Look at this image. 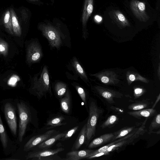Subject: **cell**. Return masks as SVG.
Wrapping results in <instances>:
<instances>
[{
	"label": "cell",
	"mask_w": 160,
	"mask_h": 160,
	"mask_svg": "<svg viewBox=\"0 0 160 160\" xmlns=\"http://www.w3.org/2000/svg\"><path fill=\"white\" fill-rule=\"evenodd\" d=\"M38 28L47 40L51 49H56L58 50L64 46L71 48L70 37L65 34L60 29L49 23L40 24Z\"/></svg>",
	"instance_id": "obj_1"
},
{
	"label": "cell",
	"mask_w": 160,
	"mask_h": 160,
	"mask_svg": "<svg viewBox=\"0 0 160 160\" xmlns=\"http://www.w3.org/2000/svg\"><path fill=\"white\" fill-rule=\"evenodd\" d=\"M31 92L39 98L52 95L49 73L48 66H41L40 71L31 78Z\"/></svg>",
	"instance_id": "obj_2"
},
{
	"label": "cell",
	"mask_w": 160,
	"mask_h": 160,
	"mask_svg": "<svg viewBox=\"0 0 160 160\" xmlns=\"http://www.w3.org/2000/svg\"><path fill=\"white\" fill-rule=\"evenodd\" d=\"M68 71L65 74L68 79L78 80L80 78L84 82L89 86L90 84L89 78L84 69L78 58L73 56L66 65Z\"/></svg>",
	"instance_id": "obj_3"
},
{
	"label": "cell",
	"mask_w": 160,
	"mask_h": 160,
	"mask_svg": "<svg viewBox=\"0 0 160 160\" xmlns=\"http://www.w3.org/2000/svg\"><path fill=\"white\" fill-rule=\"evenodd\" d=\"M89 108V117L86 123L87 139L88 140L94 136L98 119L102 112V110L94 101L90 103Z\"/></svg>",
	"instance_id": "obj_4"
},
{
	"label": "cell",
	"mask_w": 160,
	"mask_h": 160,
	"mask_svg": "<svg viewBox=\"0 0 160 160\" xmlns=\"http://www.w3.org/2000/svg\"><path fill=\"white\" fill-rule=\"evenodd\" d=\"M19 116L18 138L20 142H22L31 118L30 111L27 106L23 102L17 103Z\"/></svg>",
	"instance_id": "obj_5"
},
{
	"label": "cell",
	"mask_w": 160,
	"mask_h": 160,
	"mask_svg": "<svg viewBox=\"0 0 160 160\" xmlns=\"http://www.w3.org/2000/svg\"><path fill=\"white\" fill-rule=\"evenodd\" d=\"M43 56L42 46L38 39L33 40L26 49V61L29 65L39 62Z\"/></svg>",
	"instance_id": "obj_6"
},
{
	"label": "cell",
	"mask_w": 160,
	"mask_h": 160,
	"mask_svg": "<svg viewBox=\"0 0 160 160\" xmlns=\"http://www.w3.org/2000/svg\"><path fill=\"white\" fill-rule=\"evenodd\" d=\"M62 148L56 149H45L37 151L30 152L27 155L26 159L35 160H56L62 159L58 156H56L57 153L64 150Z\"/></svg>",
	"instance_id": "obj_7"
},
{
	"label": "cell",
	"mask_w": 160,
	"mask_h": 160,
	"mask_svg": "<svg viewBox=\"0 0 160 160\" xmlns=\"http://www.w3.org/2000/svg\"><path fill=\"white\" fill-rule=\"evenodd\" d=\"M4 113L7 123L12 134L17 135V124L15 107L10 102L6 103L4 106Z\"/></svg>",
	"instance_id": "obj_8"
},
{
	"label": "cell",
	"mask_w": 160,
	"mask_h": 160,
	"mask_svg": "<svg viewBox=\"0 0 160 160\" xmlns=\"http://www.w3.org/2000/svg\"><path fill=\"white\" fill-rule=\"evenodd\" d=\"M130 7L134 16L140 21L145 22L149 20V17L146 11L144 2L138 0H132Z\"/></svg>",
	"instance_id": "obj_9"
},
{
	"label": "cell",
	"mask_w": 160,
	"mask_h": 160,
	"mask_svg": "<svg viewBox=\"0 0 160 160\" xmlns=\"http://www.w3.org/2000/svg\"><path fill=\"white\" fill-rule=\"evenodd\" d=\"M93 9V0H85L82 13V38L86 40L88 37L87 29L88 21L91 16Z\"/></svg>",
	"instance_id": "obj_10"
},
{
	"label": "cell",
	"mask_w": 160,
	"mask_h": 160,
	"mask_svg": "<svg viewBox=\"0 0 160 160\" xmlns=\"http://www.w3.org/2000/svg\"><path fill=\"white\" fill-rule=\"evenodd\" d=\"M55 130H48L42 134L34 136L30 138L25 144L23 150L28 151L49 138L54 132Z\"/></svg>",
	"instance_id": "obj_11"
},
{
	"label": "cell",
	"mask_w": 160,
	"mask_h": 160,
	"mask_svg": "<svg viewBox=\"0 0 160 160\" xmlns=\"http://www.w3.org/2000/svg\"><path fill=\"white\" fill-rule=\"evenodd\" d=\"M89 75L96 78L102 83L105 84H115L119 81L116 74L111 71H106L94 74H90Z\"/></svg>",
	"instance_id": "obj_12"
},
{
	"label": "cell",
	"mask_w": 160,
	"mask_h": 160,
	"mask_svg": "<svg viewBox=\"0 0 160 160\" xmlns=\"http://www.w3.org/2000/svg\"><path fill=\"white\" fill-rule=\"evenodd\" d=\"M93 88L108 102L111 103L114 102V98H120L122 95L119 92L98 86H94Z\"/></svg>",
	"instance_id": "obj_13"
},
{
	"label": "cell",
	"mask_w": 160,
	"mask_h": 160,
	"mask_svg": "<svg viewBox=\"0 0 160 160\" xmlns=\"http://www.w3.org/2000/svg\"><path fill=\"white\" fill-rule=\"evenodd\" d=\"M94 150L90 149H84L81 150H72L68 152L65 158L66 160H78L87 158L90 156V154Z\"/></svg>",
	"instance_id": "obj_14"
},
{
	"label": "cell",
	"mask_w": 160,
	"mask_h": 160,
	"mask_svg": "<svg viewBox=\"0 0 160 160\" xmlns=\"http://www.w3.org/2000/svg\"><path fill=\"white\" fill-rule=\"evenodd\" d=\"M114 133H108L103 134L93 140L89 144L88 147L92 148L101 146L110 141H113Z\"/></svg>",
	"instance_id": "obj_15"
},
{
	"label": "cell",
	"mask_w": 160,
	"mask_h": 160,
	"mask_svg": "<svg viewBox=\"0 0 160 160\" xmlns=\"http://www.w3.org/2000/svg\"><path fill=\"white\" fill-rule=\"evenodd\" d=\"M156 112V110L151 108L130 112L128 113L131 116L140 119L142 118H150L155 115Z\"/></svg>",
	"instance_id": "obj_16"
},
{
	"label": "cell",
	"mask_w": 160,
	"mask_h": 160,
	"mask_svg": "<svg viewBox=\"0 0 160 160\" xmlns=\"http://www.w3.org/2000/svg\"><path fill=\"white\" fill-rule=\"evenodd\" d=\"M52 86L56 94L59 98L64 96L68 89L67 83L59 80L55 81Z\"/></svg>",
	"instance_id": "obj_17"
},
{
	"label": "cell",
	"mask_w": 160,
	"mask_h": 160,
	"mask_svg": "<svg viewBox=\"0 0 160 160\" xmlns=\"http://www.w3.org/2000/svg\"><path fill=\"white\" fill-rule=\"evenodd\" d=\"M113 19L120 27L129 26L130 24L123 14L119 11L114 10L112 12Z\"/></svg>",
	"instance_id": "obj_18"
},
{
	"label": "cell",
	"mask_w": 160,
	"mask_h": 160,
	"mask_svg": "<svg viewBox=\"0 0 160 160\" xmlns=\"http://www.w3.org/2000/svg\"><path fill=\"white\" fill-rule=\"evenodd\" d=\"M9 11L11 14L12 25L14 33L16 36L20 37L22 34V31L17 17L13 8H10Z\"/></svg>",
	"instance_id": "obj_19"
},
{
	"label": "cell",
	"mask_w": 160,
	"mask_h": 160,
	"mask_svg": "<svg viewBox=\"0 0 160 160\" xmlns=\"http://www.w3.org/2000/svg\"><path fill=\"white\" fill-rule=\"evenodd\" d=\"M86 138H87L86 124L84 125L80 131L78 138L73 145L72 150H77L79 149L84 143Z\"/></svg>",
	"instance_id": "obj_20"
},
{
	"label": "cell",
	"mask_w": 160,
	"mask_h": 160,
	"mask_svg": "<svg viewBox=\"0 0 160 160\" xmlns=\"http://www.w3.org/2000/svg\"><path fill=\"white\" fill-rule=\"evenodd\" d=\"M65 133H62L57 134L46 140L38 144L37 147L40 149H44L50 147L53 144L58 140H59L65 134Z\"/></svg>",
	"instance_id": "obj_21"
},
{
	"label": "cell",
	"mask_w": 160,
	"mask_h": 160,
	"mask_svg": "<svg viewBox=\"0 0 160 160\" xmlns=\"http://www.w3.org/2000/svg\"><path fill=\"white\" fill-rule=\"evenodd\" d=\"M2 22L7 32L10 34L13 35L14 33L12 25L11 14L8 9L7 10L3 15Z\"/></svg>",
	"instance_id": "obj_22"
},
{
	"label": "cell",
	"mask_w": 160,
	"mask_h": 160,
	"mask_svg": "<svg viewBox=\"0 0 160 160\" xmlns=\"http://www.w3.org/2000/svg\"><path fill=\"white\" fill-rule=\"evenodd\" d=\"M0 139L4 150L8 149L9 139L5 129L0 114Z\"/></svg>",
	"instance_id": "obj_23"
},
{
	"label": "cell",
	"mask_w": 160,
	"mask_h": 160,
	"mask_svg": "<svg viewBox=\"0 0 160 160\" xmlns=\"http://www.w3.org/2000/svg\"><path fill=\"white\" fill-rule=\"evenodd\" d=\"M71 97L68 89L66 93L60 100V106L62 110L66 113H69L70 109Z\"/></svg>",
	"instance_id": "obj_24"
},
{
	"label": "cell",
	"mask_w": 160,
	"mask_h": 160,
	"mask_svg": "<svg viewBox=\"0 0 160 160\" xmlns=\"http://www.w3.org/2000/svg\"><path fill=\"white\" fill-rule=\"evenodd\" d=\"M127 78L129 85L134 81H139L145 83H148L149 81L148 80L136 72H128L127 74Z\"/></svg>",
	"instance_id": "obj_25"
},
{
	"label": "cell",
	"mask_w": 160,
	"mask_h": 160,
	"mask_svg": "<svg viewBox=\"0 0 160 160\" xmlns=\"http://www.w3.org/2000/svg\"><path fill=\"white\" fill-rule=\"evenodd\" d=\"M71 84L75 88L85 105L87 107V94L83 87L77 82H72Z\"/></svg>",
	"instance_id": "obj_26"
},
{
	"label": "cell",
	"mask_w": 160,
	"mask_h": 160,
	"mask_svg": "<svg viewBox=\"0 0 160 160\" xmlns=\"http://www.w3.org/2000/svg\"><path fill=\"white\" fill-rule=\"evenodd\" d=\"M134 128V127L126 128L118 131L117 132L114 133V137L113 141L126 136L131 132Z\"/></svg>",
	"instance_id": "obj_27"
},
{
	"label": "cell",
	"mask_w": 160,
	"mask_h": 160,
	"mask_svg": "<svg viewBox=\"0 0 160 160\" xmlns=\"http://www.w3.org/2000/svg\"><path fill=\"white\" fill-rule=\"evenodd\" d=\"M127 138H128V137L127 136H126L125 137L119 138V139H118L117 140H116L111 143L108 144L96 150H94L91 153L90 156L95 155L98 153L105 152L107 150L108 148L113 144L123 140H125Z\"/></svg>",
	"instance_id": "obj_28"
},
{
	"label": "cell",
	"mask_w": 160,
	"mask_h": 160,
	"mask_svg": "<svg viewBox=\"0 0 160 160\" xmlns=\"http://www.w3.org/2000/svg\"><path fill=\"white\" fill-rule=\"evenodd\" d=\"M64 119V117L62 116L57 117L48 121L47 125L54 127L62 125L64 124L62 122Z\"/></svg>",
	"instance_id": "obj_29"
},
{
	"label": "cell",
	"mask_w": 160,
	"mask_h": 160,
	"mask_svg": "<svg viewBox=\"0 0 160 160\" xmlns=\"http://www.w3.org/2000/svg\"><path fill=\"white\" fill-rule=\"evenodd\" d=\"M118 118L116 115H111L101 125V127L102 128L110 127L114 125L118 121Z\"/></svg>",
	"instance_id": "obj_30"
},
{
	"label": "cell",
	"mask_w": 160,
	"mask_h": 160,
	"mask_svg": "<svg viewBox=\"0 0 160 160\" xmlns=\"http://www.w3.org/2000/svg\"><path fill=\"white\" fill-rule=\"evenodd\" d=\"M148 106V104L145 102H136L130 105L128 108L131 110L137 111L145 108Z\"/></svg>",
	"instance_id": "obj_31"
},
{
	"label": "cell",
	"mask_w": 160,
	"mask_h": 160,
	"mask_svg": "<svg viewBox=\"0 0 160 160\" xmlns=\"http://www.w3.org/2000/svg\"><path fill=\"white\" fill-rule=\"evenodd\" d=\"M8 53V44L5 41L0 38V54L6 57Z\"/></svg>",
	"instance_id": "obj_32"
},
{
	"label": "cell",
	"mask_w": 160,
	"mask_h": 160,
	"mask_svg": "<svg viewBox=\"0 0 160 160\" xmlns=\"http://www.w3.org/2000/svg\"><path fill=\"white\" fill-rule=\"evenodd\" d=\"M160 127V114H157L154 118L149 127V131L157 129Z\"/></svg>",
	"instance_id": "obj_33"
},
{
	"label": "cell",
	"mask_w": 160,
	"mask_h": 160,
	"mask_svg": "<svg viewBox=\"0 0 160 160\" xmlns=\"http://www.w3.org/2000/svg\"><path fill=\"white\" fill-rule=\"evenodd\" d=\"M127 142V141L125 140L116 142L109 147L105 152L108 154L109 152L118 148L122 146L123 145H125Z\"/></svg>",
	"instance_id": "obj_34"
},
{
	"label": "cell",
	"mask_w": 160,
	"mask_h": 160,
	"mask_svg": "<svg viewBox=\"0 0 160 160\" xmlns=\"http://www.w3.org/2000/svg\"><path fill=\"white\" fill-rule=\"evenodd\" d=\"M78 128V126H76L68 131L65 135L60 140H65L70 138L75 133Z\"/></svg>",
	"instance_id": "obj_35"
},
{
	"label": "cell",
	"mask_w": 160,
	"mask_h": 160,
	"mask_svg": "<svg viewBox=\"0 0 160 160\" xmlns=\"http://www.w3.org/2000/svg\"><path fill=\"white\" fill-rule=\"evenodd\" d=\"M143 89L141 88H138L134 90V95L136 98H138L142 95L144 92Z\"/></svg>",
	"instance_id": "obj_36"
},
{
	"label": "cell",
	"mask_w": 160,
	"mask_h": 160,
	"mask_svg": "<svg viewBox=\"0 0 160 160\" xmlns=\"http://www.w3.org/2000/svg\"><path fill=\"white\" fill-rule=\"evenodd\" d=\"M21 14L22 19L24 21H26L28 16L27 12L25 9H22L21 11Z\"/></svg>",
	"instance_id": "obj_37"
},
{
	"label": "cell",
	"mask_w": 160,
	"mask_h": 160,
	"mask_svg": "<svg viewBox=\"0 0 160 160\" xmlns=\"http://www.w3.org/2000/svg\"><path fill=\"white\" fill-rule=\"evenodd\" d=\"M108 154V153H106L105 152H102L100 153H98L95 155L90 156L87 158V159H92L93 158L98 157L101 156H102V155H107Z\"/></svg>",
	"instance_id": "obj_38"
},
{
	"label": "cell",
	"mask_w": 160,
	"mask_h": 160,
	"mask_svg": "<svg viewBox=\"0 0 160 160\" xmlns=\"http://www.w3.org/2000/svg\"><path fill=\"white\" fill-rule=\"evenodd\" d=\"M17 78H15V77H12L10 79L9 81V83L10 84H13L17 82Z\"/></svg>",
	"instance_id": "obj_39"
},
{
	"label": "cell",
	"mask_w": 160,
	"mask_h": 160,
	"mask_svg": "<svg viewBox=\"0 0 160 160\" xmlns=\"http://www.w3.org/2000/svg\"><path fill=\"white\" fill-rule=\"evenodd\" d=\"M160 99V94H159V95L158 96V97L156 99V101L155 102L154 104L153 105V106L152 107V108L153 109L154 108V107L158 103V102H159Z\"/></svg>",
	"instance_id": "obj_40"
},
{
	"label": "cell",
	"mask_w": 160,
	"mask_h": 160,
	"mask_svg": "<svg viewBox=\"0 0 160 160\" xmlns=\"http://www.w3.org/2000/svg\"><path fill=\"white\" fill-rule=\"evenodd\" d=\"M95 18L98 22H100L102 20V18L98 15H96L95 17Z\"/></svg>",
	"instance_id": "obj_41"
},
{
	"label": "cell",
	"mask_w": 160,
	"mask_h": 160,
	"mask_svg": "<svg viewBox=\"0 0 160 160\" xmlns=\"http://www.w3.org/2000/svg\"><path fill=\"white\" fill-rule=\"evenodd\" d=\"M29 1L32 2H36L38 1V0H29Z\"/></svg>",
	"instance_id": "obj_42"
}]
</instances>
